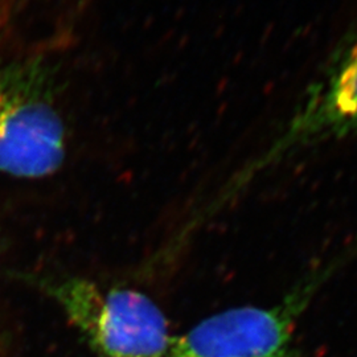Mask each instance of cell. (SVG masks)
I'll return each instance as SVG.
<instances>
[{
    "instance_id": "3",
    "label": "cell",
    "mask_w": 357,
    "mask_h": 357,
    "mask_svg": "<svg viewBox=\"0 0 357 357\" xmlns=\"http://www.w3.org/2000/svg\"><path fill=\"white\" fill-rule=\"evenodd\" d=\"M38 63L0 65V172L50 176L66 153L64 121Z\"/></svg>"
},
{
    "instance_id": "4",
    "label": "cell",
    "mask_w": 357,
    "mask_h": 357,
    "mask_svg": "<svg viewBox=\"0 0 357 357\" xmlns=\"http://www.w3.org/2000/svg\"><path fill=\"white\" fill-rule=\"evenodd\" d=\"M357 135V16L302 100L241 178L320 144Z\"/></svg>"
},
{
    "instance_id": "1",
    "label": "cell",
    "mask_w": 357,
    "mask_h": 357,
    "mask_svg": "<svg viewBox=\"0 0 357 357\" xmlns=\"http://www.w3.org/2000/svg\"><path fill=\"white\" fill-rule=\"evenodd\" d=\"M347 258L310 270L273 306L236 307L205 318L172 337L167 357H293L299 320Z\"/></svg>"
},
{
    "instance_id": "2",
    "label": "cell",
    "mask_w": 357,
    "mask_h": 357,
    "mask_svg": "<svg viewBox=\"0 0 357 357\" xmlns=\"http://www.w3.org/2000/svg\"><path fill=\"white\" fill-rule=\"evenodd\" d=\"M43 289L88 342L96 357H167L166 315L134 289H103L79 277L47 280Z\"/></svg>"
}]
</instances>
